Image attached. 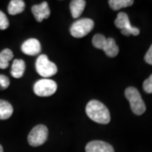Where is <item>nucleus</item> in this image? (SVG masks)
Listing matches in <instances>:
<instances>
[{
  "instance_id": "1",
  "label": "nucleus",
  "mask_w": 152,
  "mask_h": 152,
  "mask_svg": "<svg viewBox=\"0 0 152 152\" xmlns=\"http://www.w3.org/2000/svg\"><path fill=\"white\" fill-rule=\"evenodd\" d=\"M87 116L91 119L101 124H107L111 121V116L108 108L97 100H91L86 107Z\"/></svg>"
},
{
  "instance_id": "2",
  "label": "nucleus",
  "mask_w": 152,
  "mask_h": 152,
  "mask_svg": "<svg viewBox=\"0 0 152 152\" xmlns=\"http://www.w3.org/2000/svg\"><path fill=\"white\" fill-rule=\"evenodd\" d=\"M125 96L129 100L130 103V107L132 112L136 115H141L145 110L146 107L144 101L142 100L140 93L134 87H128L125 90Z\"/></svg>"
},
{
  "instance_id": "3",
  "label": "nucleus",
  "mask_w": 152,
  "mask_h": 152,
  "mask_svg": "<svg viewBox=\"0 0 152 152\" xmlns=\"http://www.w3.org/2000/svg\"><path fill=\"white\" fill-rule=\"evenodd\" d=\"M36 69L40 75L47 79L57 74L58 67L48 59L47 55L42 54L40 55L36 61Z\"/></svg>"
},
{
  "instance_id": "4",
  "label": "nucleus",
  "mask_w": 152,
  "mask_h": 152,
  "mask_svg": "<svg viewBox=\"0 0 152 152\" xmlns=\"http://www.w3.org/2000/svg\"><path fill=\"white\" fill-rule=\"evenodd\" d=\"M95 23L91 19L84 18L74 22L71 26L70 34L75 38H81L86 37L92 31Z\"/></svg>"
},
{
  "instance_id": "5",
  "label": "nucleus",
  "mask_w": 152,
  "mask_h": 152,
  "mask_svg": "<svg viewBox=\"0 0 152 152\" xmlns=\"http://www.w3.org/2000/svg\"><path fill=\"white\" fill-rule=\"evenodd\" d=\"M57 89V83L50 79L39 80L34 85V93L41 97H48L53 95Z\"/></svg>"
},
{
  "instance_id": "6",
  "label": "nucleus",
  "mask_w": 152,
  "mask_h": 152,
  "mask_svg": "<svg viewBox=\"0 0 152 152\" xmlns=\"http://www.w3.org/2000/svg\"><path fill=\"white\" fill-rule=\"evenodd\" d=\"M48 136V128L43 124L37 125L31 129L28 135V143L31 146H40L47 141Z\"/></svg>"
},
{
  "instance_id": "7",
  "label": "nucleus",
  "mask_w": 152,
  "mask_h": 152,
  "mask_svg": "<svg viewBox=\"0 0 152 152\" xmlns=\"http://www.w3.org/2000/svg\"><path fill=\"white\" fill-rule=\"evenodd\" d=\"M116 27L121 30V33L126 37H129L130 35L138 36L140 34V29L132 26L129 21V19L128 15L124 12H120L114 22Z\"/></svg>"
},
{
  "instance_id": "8",
  "label": "nucleus",
  "mask_w": 152,
  "mask_h": 152,
  "mask_svg": "<svg viewBox=\"0 0 152 152\" xmlns=\"http://www.w3.org/2000/svg\"><path fill=\"white\" fill-rule=\"evenodd\" d=\"M22 52L26 55L36 56L40 53L42 47L40 42L36 38H30L21 45Z\"/></svg>"
},
{
  "instance_id": "9",
  "label": "nucleus",
  "mask_w": 152,
  "mask_h": 152,
  "mask_svg": "<svg viewBox=\"0 0 152 152\" xmlns=\"http://www.w3.org/2000/svg\"><path fill=\"white\" fill-rule=\"evenodd\" d=\"M31 12L35 19L38 22H42L45 19H48L50 16V9L47 2H42L39 4L33 5L31 8Z\"/></svg>"
},
{
  "instance_id": "10",
  "label": "nucleus",
  "mask_w": 152,
  "mask_h": 152,
  "mask_svg": "<svg viewBox=\"0 0 152 152\" xmlns=\"http://www.w3.org/2000/svg\"><path fill=\"white\" fill-rule=\"evenodd\" d=\"M86 152H114L113 147L107 142L93 140L86 146Z\"/></svg>"
},
{
  "instance_id": "11",
  "label": "nucleus",
  "mask_w": 152,
  "mask_h": 152,
  "mask_svg": "<svg viewBox=\"0 0 152 152\" xmlns=\"http://www.w3.org/2000/svg\"><path fill=\"white\" fill-rule=\"evenodd\" d=\"M26 70V63L22 59H15L11 67V75L15 79H20L24 75Z\"/></svg>"
},
{
  "instance_id": "12",
  "label": "nucleus",
  "mask_w": 152,
  "mask_h": 152,
  "mask_svg": "<svg viewBox=\"0 0 152 152\" xmlns=\"http://www.w3.org/2000/svg\"><path fill=\"white\" fill-rule=\"evenodd\" d=\"M86 4V2L85 0H73L70 2V9L71 15L73 18H78L81 15L83 11L85 10V7Z\"/></svg>"
},
{
  "instance_id": "13",
  "label": "nucleus",
  "mask_w": 152,
  "mask_h": 152,
  "mask_svg": "<svg viewBox=\"0 0 152 152\" xmlns=\"http://www.w3.org/2000/svg\"><path fill=\"white\" fill-rule=\"evenodd\" d=\"M102 50L105 52L106 55L110 57V58L116 57L118 54V52H119V48L116 43L115 40L112 37L107 38V42H106Z\"/></svg>"
},
{
  "instance_id": "14",
  "label": "nucleus",
  "mask_w": 152,
  "mask_h": 152,
  "mask_svg": "<svg viewBox=\"0 0 152 152\" xmlns=\"http://www.w3.org/2000/svg\"><path fill=\"white\" fill-rule=\"evenodd\" d=\"M26 4L23 0H12L8 6V12L11 15H15L25 10Z\"/></svg>"
},
{
  "instance_id": "15",
  "label": "nucleus",
  "mask_w": 152,
  "mask_h": 152,
  "mask_svg": "<svg viewBox=\"0 0 152 152\" xmlns=\"http://www.w3.org/2000/svg\"><path fill=\"white\" fill-rule=\"evenodd\" d=\"M14 112V108L9 102L0 100V119L5 120L10 118Z\"/></svg>"
},
{
  "instance_id": "16",
  "label": "nucleus",
  "mask_w": 152,
  "mask_h": 152,
  "mask_svg": "<svg viewBox=\"0 0 152 152\" xmlns=\"http://www.w3.org/2000/svg\"><path fill=\"white\" fill-rule=\"evenodd\" d=\"M14 54L10 49H4L0 52V69H5L9 67V63L10 60L13 59Z\"/></svg>"
},
{
  "instance_id": "17",
  "label": "nucleus",
  "mask_w": 152,
  "mask_h": 152,
  "mask_svg": "<svg viewBox=\"0 0 152 152\" xmlns=\"http://www.w3.org/2000/svg\"><path fill=\"white\" fill-rule=\"evenodd\" d=\"M109 6L113 10H118L122 8H126L133 5L134 1L133 0H110L108 1Z\"/></svg>"
},
{
  "instance_id": "18",
  "label": "nucleus",
  "mask_w": 152,
  "mask_h": 152,
  "mask_svg": "<svg viewBox=\"0 0 152 152\" xmlns=\"http://www.w3.org/2000/svg\"><path fill=\"white\" fill-rule=\"evenodd\" d=\"M106 42H107V38L102 34H96L92 38V44L96 48L102 50Z\"/></svg>"
},
{
  "instance_id": "19",
  "label": "nucleus",
  "mask_w": 152,
  "mask_h": 152,
  "mask_svg": "<svg viewBox=\"0 0 152 152\" xmlns=\"http://www.w3.org/2000/svg\"><path fill=\"white\" fill-rule=\"evenodd\" d=\"M9 26H10V21L8 18L3 11L0 10V30L4 31Z\"/></svg>"
},
{
  "instance_id": "20",
  "label": "nucleus",
  "mask_w": 152,
  "mask_h": 152,
  "mask_svg": "<svg viewBox=\"0 0 152 152\" xmlns=\"http://www.w3.org/2000/svg\"><path fill=\"white\" fill-rule=\"evenodd\" d=\"M10 79L7 76L4 75H0V91H4L6 90L8 87L10 86Z\"/></svg>"
},
{
  "instance_id": "21",
  "label": "nucleus",
  "mask_w": 152,
  "mask_h": 152,
  "mask_svg": "<svg viewBox=\"0 0 152 152\" xmlns=\"http://www.w3.org/2000/svg\"><path fill=\"white\" fill-rule=\"evenodd\" d=\"M143 89L146 93H149V94L152 93V75H151L150 77L144 81Z\"/></svg>"
},
{
  "instance_id": "22",
  "label": "nucleus",
  "mask_w": 152,
  "mask_h": 152,
  "mask_svg": "<svg viewBox=\"0 0 152 152\" xmlns=\"http://www.w3.org/2000/svg\"><path fill=\"white\" fill-rule=\"evenodd\" d=\"M145 61L148 64L152 65V44L151 46L150 47L149 50L147 51L145 56Z\"/></svg>"
},
{
  "instance_id": "23",
  "label": "nucleus",
  "mask_w": 152,
  "mask_h": 152,
  "mask_svg": "<svg viewBox=\"0 0 152 152\" xmlns=\"http://www.w3.org/2000/svg\"><path fill=\"white\" fill-rule=\"evenodd\" d=\"M0 152H4V149H3V147H2L1 145H0Z\"/></svg>"
}]
</instances>
